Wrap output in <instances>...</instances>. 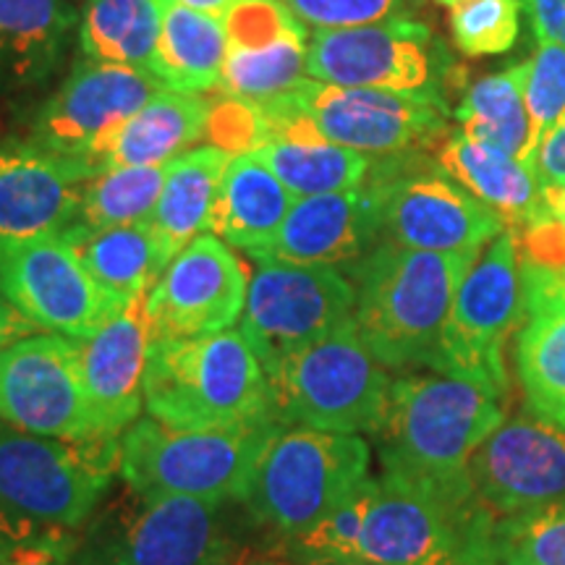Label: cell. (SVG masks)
<instances>
[{
    "instance_id": "obj_24",
    "label": "cell",
    "mask_w": 565,
    "mask_h": 565,
    "mask_svg": "<svg viewBox=\"0 0 565 565\" xmlns=\"http://www.w3.org/2000/svg\"><path fill=\"white\" fill-rule=\"evenodd\" d=\"M259 141L252 154L265 162L296 200L333 194L370 183L374 160L324 139L291 105L275 100L257 108Z\"/></svg>"
},
{
    "instance_id": "obj_2",
    "label": "cell",
    "mask_w": 565,
    "mask_h": 565,
    "mask_svg": "<svg viewBox=\"0 0 565 565\" xmlns=\"http://www.w3.org/2000/svg\"><path fill=\"white\" fill-rule=\"evenodd\" d=\"M479 254L419 252L380 238L351 265L353 322L385 370L435 372L456 291Z\"/></svg>"
},
{
    "instance_id": "obj_20",
    "label": "cell",
    "mask_w": 565,
    "mask_h": 565,
    "mask_svg": "<svg viewBox=\"0 0 565 565\" xmlns=\"http://www.w3.org/2000/svg\"><path fill=\"white\" fill-rule=\"evenodd\" d=\"M223 21L228 55L217 89L228 100L263 108L309 79V32L282 0H233Z\"/></svg>"
},
{
    "instance_id": "obj_21",
    "label": "cell",
    "mask_w": 565,
    "mask_h": 565,
    "mask_svg": "<svg viewBox=\"0 0 565 565\" xmlns=\"http://www.w3.org/2000/svg\"><path fill=\"white\" fill-rule=\"evenodd\" d=\"M154 345L147 299L121 309L87 341H76L92 429L121 437L145 412V374Z\"/></svg>"
},
{
    "instance_id": "obj_38",
    "label": "cell",
    "mask_w": 565,
    "mask_h": 565,
    "mask_svg": "<svg viewBox=\"0 0 565 565\" xmlns=\"http://www.w3.org/2000/svg\"><path fill=\"white\" fill-rule=\"evenodd\" d=\"M503 557L524 565H565V503L500 519Z\"/></svg>"
},
{
    "instance_id": "obj_49",
    "label": "cell",
    "mask_w": 565,
    "mask_h": 565,
    "mask_svg": "<svg viewBox=\"0 0 565 565\" xmlns=\"http://www.w3.org/2000/svg\"><path fill=\"white\" fill-rule=\"evenodd\" d=\"M437 6H445V9H456V6L466 3V0H435Z\"/></svg>"
},
{
    "instance_id": "obj_50",
    "label": "cell",
    "mask_w": 565,
    "mask_h": 565,
    "mask_svg": "<svg viewBox=\"0 0 565 565\" xmlns=\"http://www.w3.org/2000/svg\"><path fill=\"white\" fill-rule=\"evenodd\" d=\"M547 275H550V273H547ZM553 278H555L557 282H561V286L565 288V275H553Z\"/></svg>"
},
{
    "instance_id": "obj_9",
    "label": "cell",
    "mask_w": 565,
    "mask_h": 565,
    "mask_svg": "<svg viewBox=\"0 0 565 565\" xmlns=\"http://www.w3.org/2000/svg\"><path fill=\"white\" fill-rule=\"evenodd\" d=\"M275 433L278 424L181 433L147 416L121 435L118 475L126 490L147 498L183 494L210 503H242Z\"/></svg>"
},
{
    "instance_id": "obj_22",
    "label": "cell",
    "mask_w": 565,
    "mask_h": 565,
    "mask_svg": "<svg viewBox=\"0 0 565 565\" xmlns=\"http://www.w3.org/2000/svg\"><path fill=\"white\" fill-rule=\"evenodd\" d=\"M97 171L87 160L38 145L0 147V238L55 236L79 223L82 194Z\"/></svg>"
},
{
    "instance_id": "obj_3",
    "label": "cell",
    "mask_w": 565,
    "mask_h": 565,
    "mask_svg": "<svg viewBox=\"0 0 565 565\" xmlns=\"http://www.w3.org/2000/svg\"><path fill=\"white\" fill-rule=\"evenodd\" d=\"M145 412L181 433L275 424L270 380L238 328L154 341L145 374Z\"/></svg>"
},
{
    "instance_id": "obj_30",
    "label": "cell",
    "mask_w": 565,
    "mask_h": 565,
    "mask_svg": "<svg viewBox=\"0 0 565 565\" xmlns=\"http://www.w3.org/2000/svg\"><path fill=\"white\" fill-rule=\"evenodd\" d=\"M61 236L118 312L134 301L147 299L162 270L171 265L147 223L116 228H89L76 223Z\"/></svg>"
},
{
    "instance_id": "obj_43",
    "label": "cell",
    "mask_w": 565,
    "mask_h": 565,
    "mask_svg": "<svg viewBox=\"0 0 565 565\" xmlns=\"http://www.w3.org/2000/svg\"><path fill=\"white\" fill-rule=\"evenodd\" d=\"M47 532H53V529L32 524V521L19 519V515L0 508V563H3L6 557H11L13 553H19V550L30 547L32 542L42 540Z\"/></svg>"
},
{
    "instance_id": "obj_31",
    "label": "cell",
    "mask_w": 565,
    "mask_h": 565,
    "mask_svg": "<svg viewBox=\"0 0 565 565\" xmlns=\"http://www.w3.org/2000/svg\"><path fill=\"white\" fill-rule=\"evenodd\" d=\"M231 160V152L210 145L183 152L171 162L166 186L147 221L168 259L186 249L202 233H210L217 189Z\"/></svg>"
},
{
    "instance_id": "obj_26",
    "label": "cell",
    "mask_w": 565,
    "mask_h": 565,
    "mask_svg": "<svg viewBox=\"0 0 565 565\" xmlns=\"http://www.w3.org/2000/svg\"><path fill=\"white\" fill-rule=\"evenodd\" d=\"M212 103L192 92L162 89L113 131L89 158L97 173L124 166H168L207 137Z\"/></svg>"
},
{
    "instance_id": "obj_12",
    "label": "cell",
    "mask_w": 565,
    "mask_h": 565,
    "mask_svg": "<svg viewBox=\"0 0 565 565\" xmlns=\"http://www.w3.org/2000/svg\"><path fill=\"white\" fill-rule=\"evenodd\" d=\"M280 100L307 116L324 139L370 158L412 154L448 131V108L437 92L335 87L303 79Z\"/></svg>"
},
{
    "instance_id": "obj_27",
    "label": "cell",
    "mask_w": 565,
    "mask_h": 565,
    "mask_svg": "<svg viewBox=\"0 0 565 565\" xmlns=\"http://www.w3.org/2000/svg\"><path fill=\"white\" fill-rule=\"evenodd\" d=\"M74 30L68 0H0V92L34 89L51 79Z\"/></svg>"
},
{
    "instance_id": "obj_48",
    "label": "cell",
    "mask_w": 565,
    "mask_h": 565,
    "mask_svg": "<svg viewBox=\"0 0 565 565\" xmlns=\"http://www.w3.org/2000/svg\"><path fill=\"white\" fill-rule=\"evenodd\" d=\"M299 565H374L366 561H330V557H312V561H296Z\"/></svg>"
},
{
    "instance_id": "obj_33",
    "label": "cell",
    "mask_w": 565,
    "mask_h": 565,
    "mask_svg": "<svg viewBox=\"0 0 565 565\" xmlns=\"http://www.w3.org/2000/svg\"><path fill=\"white\" fill-rule=\"evenodd\" d=\"M463 137L532 162V118L526 108V61L475 82L456 108Z\"/></svg>"
},
{
    "instance_id": "obj_11",
    "label": "cell",
    "mask_w": 565,
    "mask_h": 565,
    "mask_svg": "<svg viewBox=\"0 0 565 565\" xmlns=\"http://www.w3.org/2000/svg\"><path fill=\"white\" fill-rule=\"evenodd\" d=\"M356 288L338 267L257 263L238 333L265 372L353 320Z\"/></svg>"
},
{
    "instance_id": "obj_45",
    "label": "cell",
    "mask_w": 565,
    "mask_h": 565,
    "mask_svg": "<svg viewBox=\"0 0 565 565\" xmlns=\"http://www.w3.org/2000/svg\"><path fill=\"white\" fill-rule=\"evenodd\" d=\"M238 565H299L291 557L280 553H257V555H244Z\"/></svg>"
},
{
    "instance_id": "obj_17",
    "label": "cell",
    "mask_w": 565,
    "mask_h": 565,
    "mask_svg": "<svg viewBox=\"0 0 565 565\" xmlns=\"http://www.w3.org/2000/svg\"><path fill=\"white\" fill-rule=\"evenodd\" d=\"M249 273L233 246L202 233L171 259L147 294L154 341L202 338L231 330L242 320Z\"/></svg>"
},
{
    "instance_id": "obj_18",
    "label": "cell",
    "mask_w": 565,
    "mask_h": 565,
    "mask_svg": "<svg viewBox=\"0 0 565 565\" xmlns=\"http://www.w3.org/2000/svg\"><path fill=\"white\" fill-rule=\"evenodd\" d=\"M162 89L168 87L150 71L95 58L76 63L40 110L32 145L89 162L97 147Z\"/></svg>"
},
{
    "instance_id": "obj_46",
    "label": "cell",
    "mask_w": 565,
    "mask_h": 565,
    "mask_svg": "<svg viewBox=\"0 0 565 565\" xmlns=\"http://www.w3.org/2000/svg\"><path fill=\"white\" fill-rule=\"evenodd\" d=\"M179 3L192 6L196 11H207V13H217V17H223V13L233 6V0H179Z\"/></svg>"
},
{
    "instance_id": "obj_32",
    "label": "cell",
    "mask_w": 565,
    "mask_h": 565,
    "mask_svg": "<svg viewBox=\"0 0 565 565\" xmlns=\"http://www.w3.org/2000/svg\"><path fill=\"white\" fill-rule=\"evenodd\" d=\"M228 32L217 13L196 11L179 0H162V30L154 55V76L175 92L215 89L221 84Z\"/></svg>"
},
{
    "instance_id": "obj_51",
    "label": "cell",
    "mask_w": 565,
    "mask_h": 565,
    "mask_svg": "<svg viewBox=\"0 0 565 565\" xmlns=\"http://www.w3.org/2000/svg\"><path fill=\"white\" fill-rule=\"evenodd\" d=\"M500 565H524V563H515V561H503Z\"/></svg>"
},
{
    "instance_id": "obj_25",
    "label": "cell",
    "mask_w": 565,
    "mask_h": 565,
    "mask_svg": "<svg viewBox=\"0 0 565 565\" xmlns=\"http://www.w3.org/2000/svg\"><path fill=\"white\" fill-rule=\"evenodd\" d=\"M526 320L513 364L529 412L565 429V288L553 275L524 265Z\"/></svg>"
},
{
    "instance_id": "obj_8",
    "label": "cell",
    "mask_w": 565,
    "mask_h": 565,
    "mask_svg": "<svg viewBox=\"0 0 565 565\" xmlns=\"http://www.w3.org/2000/svg\"><path fill=\"white\" fill-rule=\"evenodd\" d=\"M242 550L223 503L134 494L79 529L71 565H238Z\"/></svg>"
},
{
    "instance_id": "obj_4",
    "label": "cell",
    "mask_w": 565,
    "mask_h": 565,
    "mask_svg": "<svg viewBox=\"0 0 565 565\" xmlns=\"http://www.w3.org/2000/svg\"><path fill=\"white\" fill-rule=\"evenodd\" d=\"M370 477L372 448L362 435L278 427L242 505L278 545H286L312 532Z\"/></svg>"
},
{
    "instance_id": "obj_15",
    "label": "cell",
    "mask_w": 565,
    "mask_h": 565,
    "mask_svg": "<svg viewBox=\"0 0 565 565\" xmlns=\"http://www.w3.org/2000/svg\"><path fill=\"white\" fill-rule=\"evenodd\" d=\"M437 63L433 32L414 19L309 32L307 76L335 87L437 92Z\"/></svg>"
},
{
    "instance_id": "obj_39",
    "label": "cell",
    "mask_w": 565,
    "mask_h": 565,
    "mask_svg": "<svg viewBox=\"0 0 565 565\" xmlns=\"http://www.w3.org/2000/svg\"><path fill=\"white\" fill-rule=\"evenodd\" d=\"M286 9L312 30L377 24L387 19H408L422 0H282Z\"/></svg>"
},
{
    "instance_id": "obj_16",
    "label": "cell",
    "mask_w": 565,
    "mask_h": 565,
    "mask_svg": "<svg viewBox=\"0 0 565 565\" xmlns=\"http://www.w3.org/2000/svg\"><path fill=\"white\" fill-rule=\"evenodd\" d=\"M0 419L42 437H95L76 341L34 333L0 353Z\"/></svg>"
},
{
    "instance_id": "obj_1",
    "label": "cell",
    "mask_w": 565,
    "mask_h": 565,
    "mask_svg": "<svg viewBox=\"0 0 565 565\" xmlns=\"http://www.w3.org/2000/svg\"><path fill=\"white\" fill-rule=\"evenodd\" d=\"M505 406L508 395L477 380L404 372L374 435L380 477L450 500L477 498L471 456L508 419Z\"/></svg>"
},
{
    "instance_id": "obj_13",
    "label": "cell",
    "mask_w": 565,
    "mask_h": 565,
    "mask_svg": "<svg viewBox=\"0 0 565 565\" xmlns=\"http://www.w3.org/2000/svg\"><path fill=\"white\" fill-rule=\"evenodd\" d=\"M370 183L377 194L383 238L406 249L479 254L505 231L498 212L440 168H374Z\"/></svg>"
},
{
    "instance_id": "obj_36",
    "label": "cell",
    "mask_w": 565,
    "mask_h": 565,
    "mask_svg": "<svg viewBox=\"0 0 565 565\" xmlns=\"http://www.w3.org/2000/svg\"><path fill=\"white\" fill-rule=\"evenodd\" d=\"M521 0H466L450 9V32L466 58L503 55L519 40Z\"/></svg>"
},
{
    "instance_id": "obj_42",
    "label": "cell",
    "mask_w": 565,
    "mask_h": 565,
    "mask_svg": "<svg viewBox=\"0 0 565 565\" xmlns=\"http://www.w3.org/2000/svg\"><path fill=\"white\" fill-rule=\"evenodd\" d=\"M536 40H550L565 51V0H521Z\"/></svg>"
},
{
    "instance_id": "obj_23",
    "label": "cell",
    "mask_w": 565,
    "mask_h": 565,
    "mask_svg": "<svg viewBox=\"0 0 565 565\" xmlns=\"http://www.w3.org/2000/svg\"><path fill=\"white\" fill-rule=\"evenodd\" d=\"M383 238L380 204L372 183L345 192L301 196L278 236L254 263L351 267Z\"/></svg>"
},
{
    "instance_id": "obj_37",
    "label": "cell",
    "mask_w": 565,
    "mask_h": 565,
    "mask_svg": "<svg viewBox=\"0 0 565 565\" xmlns=\"http://www.w3.org/2000/svg\"><path fill=\"white\" fill-rule=\"evenodd\" d=\"M526 108L534 158L542 139L565 121V51L550 40H536L532 58L526 61Z\"/></svg>"
},
{
    "instance_id": "obj_10",
    "label": "cell",
    "mask_w": 565,
    "mask_h": 565,
    "mask_svg": "<svg viewBox=\"0 0 565 565\" xmlns=\"http://www.w3.org/2000/svg\"><path fill=\"white\" fill-rule=\"evenodd\" d=\"M526 317L519 238L500 231L463 275L445 322L435 372L484 383L508 395L505 345Z\"/></svg>"
},
{
    "instance_id": "obj_29",
    "label": "cell",
    "mask_w": 565,
    "mask_h": 565,
    "mask_svg": "<svg viewBox=\"0 0 565 565\" xmlns=\"http://www.w3.org/2000/svg\"><path fill=\"white\" fill-rule=\"evenodd\" d=\"M294 204L296 196L263 160L252 152L233 154L217 189L210 233L254 259L273 244Z\"/></svg>"
},
{
    "instance_id": "obj_44",
    "label": "cell",
    "mask_w": 565,
    "mask_h": 565,
    "mask_svg": "<svg viewBox=\"0 0 565 565\" xmlns=\"http://www.w3.org/2000/svg\"><path fill=\"white\" fill-rule=\"evenodd\" d=\"M34 333H42V330L34 328V324L26 320L3 294H0V353L9 349V345L21 341V338Z\"/></svg>"
},
{
    "instance_id": "obj_6",
    "label": "cell",
    "mask_w": 565,
    "mask_h": 565,
    "mask_svg": "<svg viewBox=\"0 0 565 565\" xmlns=\"http://www.w3.org/2000/svg\"><path fill=\"white\" fill-rule=\"evenodd\" d=\"M121 437L61 440L0 419V508L45 529L79 532L108 498Z\"/></svg>"
},
{
    "instance_id": "obj_41",
    "label": "cell",
    "mask_w": 565,
    "mask_h": 565,
    "mask_svg": "<svg viewBox=\"0 0 565 565\" xmlns=\"http://www.w3.org/2000/svg\"><path fill=\"white\" fill-rule=\"evenodd\" d=\"M529 168L542 189H565V121L542 139Z\"/></svg>"
},
{
    "instance_id": "obj_28",
    "label": "cell",
    "mask_w": 565,
    "mask_h": 565,
    "mask_svg": "<svg viewBox=\"0 0 565 565\" xmlns=\"http://www.w3.org/2000/svg\"><path fill=\"white\" fill-rule=\"evenodd\" d=\"M437 168L498 212L513 233L545 212V194L526 162L492 150L461 131L448 134L437 147Z\"/></svg>"
},
{
    "instance_id": "obj_7",
    "label": "cell",
    "mask_w": 565,
    "mask_h": 565,
    "mask_svg": "<svg viewBox=\"0 0 565 565\" xmlns=\"http://www.w3.org/2000/svg\"><path fill=\"white\" fill-rule=\"evenodd\" d=\"M351 561L374 565H500V519L479 498L450 500L374 477Z\"/></svg>"
},
{
    "instance_id": "obj_34",
    "label": "cell",
    "mask_w": 565,
    "mask_h": 565,
    "mask_svg": "<svg viewBox=\"0 0 565 565\" xmlns=\"http://www.w3.org/2000/svg\"><path fill=\"white\" fill-rule=\"evenodd\" d=\"M162 0H89L79 24L87 58L154 74Z\"/></svg>"
},
{
    "instance_id": "obj_40",
    "label": "cell",
    "mask_w": 565,
    "mask_h": 565,
    "mask_svg": "<svg viewBox=\"0 0 565 565\" xmlns=\"http://www.w3.org/2000/svg\"><path fill=\"white\" fill-rule=\"evenodd\" d=\"M76 542H79V532L53 529V532H47L42 540L32 542L30 547L6 557L0 565H71Z\"/></svg>"
},
{
    "instance_id": "obj_47",
    "label": "cell",
    "mask_w": 565,
    "mask_h": 565,
    "mask_svg": "<svg viewBox=\"0 0 565 565\" xmlns=\"http://www.w3.org/2000/svg\"><path fill=\"white\" fill-rule=\"evenodd\" d=\"M545 194V210L565 221V189H542Z\"/></svg>"
},
{
    "instance_id": "obj_5",
    "label": "cell",
    "mask_w": 565,
    "mask_h": 565,
    "mask_svg": "<svg viewBox=\"0 0 565 565\" xmlns=\"http://www.w3.org/2000/svg\"><path fill=\"white\" fill-rule=\"evenodd\" d=\"M267 380L278 427L362 437L383 427L393 385L391 370L366 349L353 320L282 359Z\"/></svg>"
},
{
    "instance_id": "obj_35",
    "label": "cell",
    "mask_w": 565,
    "mask_h": 565,
    "mask_svg": "<svg viewBox=\"0 0 565 565\" xmlns=\"http://www.w3.org/2000/svg\"><path fill=\"white\" fill-rule=\"evenodd\" d=\"M168 166H124L97 173L82 194L79 223L89 228L141 225L152 217L168 179Z\"/></svg>"
},
{
    "instance_id": "obj_19",
    "label": "cell",
    "mask_w": 565,
    "mask_h": 565,
    "mask_svg": "<svg viewBox=\"0 0 565 565\" xmlns=\"http://www.w3.org/2000/svg\"><path fill=\"white\" fill-rule=\"evenodd\" d=\"M469 479L498 519L565 503V429L532 412L511 416L471 456Z\"/></svg>"
},
{
    "instance_id": "obj_14",
    "label": "cell",
    "mask_w": 565,
    "mask_h": 565,
    "mask_svg": "<svg viewBox=\"0 0 565 565\" xmlns=\"http://www.w3.org/2000/svg\"><path fill=\"white\" fill-rule=\"evenodd\" d=\"M0 294L42 333L87 341L118 315L61 233L0 238Z\"/></svg>"
}]
</instances>
